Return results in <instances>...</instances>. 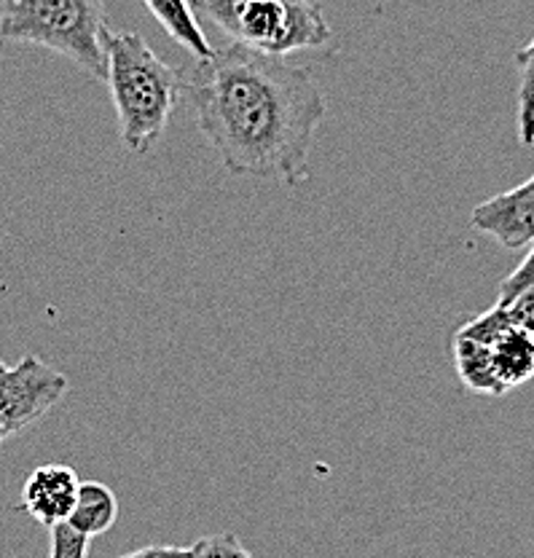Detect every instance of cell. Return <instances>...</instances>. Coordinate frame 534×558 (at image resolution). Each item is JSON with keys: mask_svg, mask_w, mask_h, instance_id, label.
<instances>
[{"mask_svg": "<svg viewBox=\"0 0 534 558\" xmlns=\"http://www.w3.org/2000/svg\"><path fill=\"white\" fill-rule=\"evenodd\" d=\"M119 558H194V548H180V545H145L141 550H132Z\"/></svg>", "mask_w": 534, "mask_h": 558, "instance_id": "cell-16", "label": "cell"}, {"mask_svg": "<svg viewBox=\"0 0 534 558\" xmlns=\"http://www.w3.org/2000/svg\"><path fill=\"white\" fill-rule=\"evenodd\" d=\"M199 22L255 54L290 60L333 46L325 11L315 0H191Z\"/></svg>", "mask_w": 534, "mask_h": 558, "instance_id": "cell-3", "label": "cell"}, {"mask_svg": "<svg viewBox=\"0 0 534 558\" xmlns=\"http://www.w3.org/2000/svg\"><path fill=\"white\" fill-rule=\"evenodd\" d=\"M106 0H3L0 38L62 54L106 81Z\"/></svg>", "mask_w": 534, "mask_h": 558, "instance_id": "cell-4", "label": "cell"}, {"mask_svg": "<svg viewBox=\"0 0 534 558\" xmlns=\"http://www.w3.org/2000/svg\"><path fill=\"white\" fill-rule=\"evenodd\" d=\"M470 226L505 250L534 244V174L515 189L481 202L470 215Z\"/></svg>", "mask_w": 534, "mask_h": 558, "instance_id": "cell-7", "label": "cell"}, {"mask_svg": "<svg viewBox=\"0 0 534 558\" xmlns=\"http://www.w3.org/2000/svg\"><path fill=\"white\" fill-rule=\"evenodd\" d=\"M78 486L81 478L71 464H40L22 486V510H27L40 526H60L68 523Z\"/></svg>", "mask_w": 534, "mask_h": 558, "instance_id": "cell-8", "label": "cell"}, {"mask_svg": "<svg viewBox=\"0 0 534 558\" xmlns=\"http://www.w3.org/2000/svg\"><path fill=\"white\" fill-rule=\"evenodd\" d=\"M143 5L154 14L161 31L194 54V60H207L213 54L210 38L202 31L199 16L191 9V0H143Z\"/></svg>", "mask_w": 534, "mask_h": 558, "instance_id": "cell-9", "label": "cell"}, {"mask_svg": "<svg viewBox=\"0 0 534 558\" xmlns=\"http://www.w3.org/2000/svg\"><path fill=\"white\" fill-rule=\"evenodd\" d=\"M89 543L84 534L73 532L68 523L51 526V550L49 558H86L89 556Z\"/></svg>", "mask_w": 534, "mask_h": 558, "instance_id": "cell-13", "label": "cell"}, {"mask_svg": "<svg viewBox=\"0 0 534 558\" xmlns=\"http://www.w3.org/2000/svg\"><path fill=\"white\" fill-rule=\"evenodd\" d=\"M3 365H5V363H3V360H0V368H3Z\"/></svg>", "mask_w": 534, "mask_h": 558, "instance_id": "cell-17", "label": "cell"}, {"mask_svg": "<svg viewBox=\"0 0 534 558\" xmlns=\"http://www.w3.org/2000/svg\"><path fill=\"white\" fill-rule=\"evenodd\" d=\"M194 558H253V554L240 543L236 534H210V537L196 539Z\"/></svg>", "mask_w": 534, "mask_h": 558, "instance_id": "cell-12", "label": "cell"}, {"mask_svg": "<svg viewBox=\"0 0 534 558\" xmlns=\"http://www.w3.org/2000/svg\"><path fill=\"white\" fill-rule=\"evenodd\" d=\"M71 389L65 374L27 354L0 368V446L44 418Z\"/></svg>", "mask_w": 534, "mask_h": 558, "instance_id": "cell-6", "label": "cell"}, {"mask_svg": "<svg viewBox=\"0 0 534 558\" xmlns=\"http://www.w3.org/2000/svg\"><path fill=\"white\" fill-rule=\"evenodd\" d=\"M526 284H534V244H532L530 255H526V258L521 260V264L502 279V284H499V293H497V304H508V301L513 299L519 290H524Z\"/></svg>", "mask_w": 534, "mask_h": 558, "instance_id": "cell-15", "label": "cell"}, {"mask_svg": "<svg viewBox=\"0 0 534 558\" xmlns=\"http://www.w3.org/2000/svg\"><path fill=\"white\" fill-rule=\"evenodd\" d=\"M497 306H502L510 323L524 328L534 339V284H526V288L519 290L508 304H497Z\"/></svg>", "mask_w": 534, "mask_h": 558, "instance_id": "cell-14", "label": "cell"}, {"mask_svg": "<svg viewBox=\"0 0 534 558\" xmlns=\"http://www.w3.org/2000/svg\"><path fill=\"white\" fill-rule=\"evenodd\" d=\"M180 100L189 102L207 145L226 172L299 185L325 100L310 68L226 44L180 70Z\"/></svg>", "mask_w": 534, "mask_h": 558, "instance_id": "cell-1", "label": "cell"}, {"mask_svg": "<svg viewBox=\"0 0 534 558\" xmlns=\"http://www.w3.org/2000/svg\"><path fill=\"white\" fill-rule=\"evenodd\" d=\"M451 349L457 374L470 392L499 398L534 376V339L497 304L464 323Z\"/></svg>", "mask_w": 534, "mask_h": 558, "instance_id": "cell-5", "label": "cell"}, {"mask_svg": "<svg viewBox=\"0 0 534 558\" xmlns=\"http://www.w3.org/2000/svg\"><path fill=\"white\" fill-rule=\"evenodd\" d=\"M106 81L113 97L119 137L132 154H145L165 135L180 102V73L137 33L106 35Z\"/></svg>", "mask_w": 534, "mask_h": 558, "instance_id": "cell-2", "label": "cell"}, {"mask_svg": "<svg viewBox=\"0 0 534 558\" xmlns=\"http://www.w3.org/2000/svg\"><path fill=\"white\" fill-rule=\"evenodd\" d=\"M116 519H119V499H116L113 488L100 481H81L75 505L68 515V526L84 534L86 539H95L106 534Z\"/></svg>", "mask_w": 534, "mask_h": 558, "instance_id": "cell-10", "label": "cell"}, {"mask_svg": "<svg viewBox=\"0 0 534 558\" xmlns=\"http://www.w3.org/2000/svg\"><path fill=\"white\" fill-rule=\"evenodd\" d=\"M519 65V140L524 148H534V38L521 51H515Z\"/></svg>", "mask_w": 534, "mask_h": 558, "instance_id": "cell-11", "label": "cell"}]
</instances>
